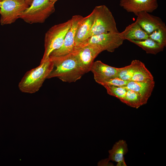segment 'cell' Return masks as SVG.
Wrapping results in <instances>:
<instances>
[{
    "mask_svg": "<svg viewBox=\"0 0 166 166\" xmlns=\"http://www.w3.org/2000/svg\"><path fill=\"white\" fill-rule=\"evenodd\" d=\"M54 4L50 0H32L19 18L30 24L43 23L54 12Z\"/></svg>",
    "mask_w": 166,
    "mask_h": 166,
    "instance_id": "3957f363",
    "label": "cell"
},
{
    "mask_svg": "<svg viewBox=\"0 0 166 166\" xmlns=\"http://www.w3.org/2000/svg\"><path fill=\"white\" fill-rule=\"evenodd\" d=\"M71 24V20L70 19L52 26L46 33L44 38L45 50L40 63L49 59L52 52L62 46Z\"/></svg>",
    "mask_w": 166,
    "mask_h": 166,
    "instance_id": "277c9868",
    "label": "cell"
},
{
    "mask_svg": "<svg viewBox=\"0 0 166 166\" xmlns=\"http://www.w3.org/2000/svg\"><path fill=\"white\" fill-rule=\"evenodd\" d=\"M119 5L128 12L137 16L139 12L152 13L158 6V0H120Z\"/></svg>",
    "mask_w": 166,
    "mask_h": 166,
    "instance_id": "30bf717a",
    "label": "cell"
},
{
    "mask_svg": "<svg viewBox=\"0 0 166 166\" xmlns=\"http://www.w3.org/2000/svg\"><path fill=\"white\" fill-rule=\"evenodd\" d=\"M124 40L120 32H109L91 36L86 44H96L100 46L103 51L113 52L122 44Z\"/></svg>",
    "mask_w": 166,
    "mask_h": 166,
    "instance_id": "ba28073f",
    "label": "cell"
},
{
    "mask_svg": "<svg viewBox=\"0 0 166 166\" xmlns=\"http://www.w3.org/2000/svg\"><path fill=\"white\" fill-rule=\"evenodd\" d=\"M128 81L122 80L118 77H115L103 80L99 82L98 83L102 86L109 85L123 87L125 86Z\"/></svg>",
    "mask_w": 166,
    "mask_h": 166,
    "instance_id": "603a6c76",
    "label": "cell"
},
{
    "mask_svg": "<svg viewBox=\"0 0 166 166\" xmlns=\"http://www.w3.org/2000/svg\"><path fill=\"white\" fill-rule=\"evenodd\" d=\"M83 17L80 15L73 16L71 24L67 33L62 46L54 50L50 54L49 57L64 56L72 53L74 50L76 32Z\"/></svg>",
    "mask_w": 166,
    "mask_h": 166,
    "instance_id": "9c48e42d",
    "label": "cell"
},
{
    "mask_svg": "<svg viewBox=\"0 0 166 166\" xmlns=\"http://www.w3.org/2000/svg\"><path fill=\"white\" fill-rule=\"evenodd\" d=\"M155 85L154 80L146 82L129 81L125 86L122 87L138 93L146 104L151 95Z\"/></svg>",
    "mask_w": 166,
    "mask_h": 166,
    "instance_id": "5bb4252c",
    "label": "cell"
},
{
    "mask_svg": "<svg viewBox=\"0 0 166 166\" xmlns=\"http://www.w3.org/2000/svg\"><path fill=\"white\" fill-rule=\"evenodd\" d=\"M120 33L124 40L140 41L148 38V34L136 21L127 26Z\"/></svg>",
    "mask_w": 166,
    "mask_h": 166,
    "instance_id": "2e32d148",
    "label": "cell"
},
{
    "mask_svg": "<svg viewBox=\"0 0 166 166\" xmlns=\"http://www.w3.org/2000/svg\"><path fill=\"white\" fill-rule=\"evenodd\" d=\"M102 51L98 45L87 43L81 46L74 48L72 53L85 73L90 71L94 60Z\"/></svg>",
    "mask_w": 166,
    "mask_h": 166,
    "instance_id": "52a82bcc",
    "label": "cell"
},
{
    "mask_svg": "<svg viewBox=\"0 0 166 166\" xmlns=\"http://www.w3.org/2000/svg\"><path fill=\"white\" fill-rule=\"evenodd\" d=\"M107 93L119 99L123 102L125 97L127 89L122 87L113 85H104Z\"/></svg>",
    "mask_w": 166,
    "mask_h": 166,
    "instance_id": "7402d4cb",
    "label": "cell"
},
{
    "mask_svg": "<svg viewBox=\"0 0 166 166\" xmlns=\"http://www.w3.org/2000/svg\"><path fill=\"white\" fill-rule=\"evenodd\" d=\"M49 58L53 61V68L47 79L57 77L63 82L71 83L80 79L85 74L72 52Z\"/></svg>",
    "mask_w": 166,
    "mask_h": 166,
    "instance_id": "6da1fadb",
    "label": "cell"
},
{
    "mask_svg": "<svg viewBox=\"0 0 166 166\" xmlns=\"http://www.w3.org/2000/svg\"><path fill=\"white\" fill-rule=\"evenodd\" d=\"M148 38L165 47L166 45V26L155 30L148 35Z\"/></svg>",
    "mask_w": 166,
    "mask_h": 166,
    "instance_id": "44dd1931",
    "label": "cell"
},
{
    "mask_svg": "<svg viewBox=\"0 0 166 166\" xmlns=\"http://www.w3.org/2000/svg\"><path fill=\"white\" fill-rule=\"evenodd\" d=\"M25 0L29 2H31V3L32 1V0Z\"/></svg>",
    "mask_w": 166,
    "mask_h": 166,
    "instance_id": "d4e9b609",
    "label": "cell"
},
{
    "mask_svg": "<svg viewBox=\"0 0 166 166\" xmlns=\"http://www.w3.org/2000/svg\"><path fill=\"white\" fill-rule=\"evenodd\" d=\"M93 10L95 16L89 38L109 32H119L114 17L108 7L105 5L97 6Z\"/></svg>",
    "mask_w": 166,
    "mask_h": 166,
    "instance_id": "5b68a950",
    "label": "cell"
},
{
    "mask_svg": "<svg viewBox=\"0 0 166 166\" xmlns=\"http://www.w3.org/2000/svg\"><path fill=\"white\" fill-rule=\"evenodd\" d=\"M31 2L25 0H2L0 8L2 25L11 24L30 6Z\"/></svg>",
    "mask_w": 166,
    "mask_h": 166,
    "instance_id": "8992f818",
    "label": "cell"
},
{
    "mask_svg": "<svg viewBox=\"0 0 166 166\" xmlns=\"http://www.w3.org/2000/svg\"><path fill=\"white\" fill-rule=\"evenodd\" d=\"M53 68L50 58L40 63L37 67L27 72L19 82L18 86L21 92L33 93L38 91Z\"/></svg>",
    "mask_w": 166,
    "mask_h": 166,
    "instance_id": "7a4b0ae2",
    "label": "cell"
},
{
    "mask_svg": "<svg viewBox=\"0 0 166 166\" xmlns=\"http://www.w3.org/2000/svg\"><path fill=\"white\" fill-rule=\"evenodd\" d=\"M128 41L141 48L148 54L156 55L162 51L165 47L149 38L140 41Z\"/></svg>",
    "mask_w": 166,
    "mask_h": 166,
    "instance_id": "e0dca14e",
    "label": "cell"
},
{
    "mask_svg": "<svg viewBox=\"0 0 166 166\" xmlns=\"http://www.w3.org/2000/svg\"><path fill=\"white\" fill-rule=\"evenodd\" d=\"M141 62L139 60H133L129 65L118 68L117 77L125 81H130Z\"/></svg>",
    "mask_w": 166,
    "mask_h": 166,
    "instance_id": "ac0fdd59",
    "label": "cell"
},
{
    "mask_svg": "<svg viewBox=\"0 0 166 166\" xmlns=\"http://www.w3.org/2000/svg\"><path fill=\"white\" fill-rule=\"evenodd\" d=\"M122 102L128 106L136 109L145 104L142 98L139 94L128 89H127L126 95Z\"/></svg>",
    "mask_w": 166,
    "mask_h": 166,
    "instance_id": "ffe728a7",
    "label": "cell"
},
{
    "mask_svg": "<svg viewBox=\"0 0 166 166\" xmlns=\"http://www.w3.org/2000/svg\"><path fill=\"white\" fill-rule=\"evenodd\" d=\"M152 81H154L152 75L141 62L130 81L146 82Z\"/></svg>",
    "mask_w": 166,
    "mask_h": 166,
    "instance_id": "d6986e66",
    "label": "cell"
},
{
    "mask_svg": "<svg viewBox=\"0 0 166 166\" xmlns=\"http://www.w3.org/2000/svg\"><path fill=\"white\" fill-rule=\"evenodd\" d=\"M2 0H0V1H2Z\"/></svg>",
    "mask_w": 166,
    "mask_h": 166,
    "instance_id": "4316f807",
    "label": "cell"
},
{
    "mask_svg": "<svg viewBox=\"0 0 166 166\" xmlns=\"http://www.w3.org/2000/svg\"><path fill=\"white\" fill-rule=\"evenodd\" d=\"M94 16L95 13L93 10L89 15L83 17L76 32L74 48L81 46L86 44L89 38Z\"/></svg>",
    "mask_w": 166,
    "mask_h": 166,
    "instance_id": "8fae6325",
    "label": "cell"
},
{
    "mask_svg": "<svg viewBox=\"0 0 166 166\" xmlns=\"http://www.w3.org/2000/svg\"><path fill=\"white\" fill-rule=\"evenodd\" d=\"M1 1H0V8L1 7Z\"/></svg>",
    "mask_w": 166,
    "mask_h": 166,
    "instance_id": "484cf974",
    "label": "cell"
},
{
    "mask_svg": "<svg viewBox=\"0 0 166 166\" xmlns=\"http://www.w3.org/2000/svg\"><path fill=\"white\" fill-rule=\"evenodd\" d=\"M118 68L104 64L100 61L93 62L90 71L93 74L95 81L98 83L104 80L118 77Z\"/></svg>",
    "mask_w": 166,
    "mask_h": 166,
    "instance_id": "4fadbf2b",
    "label": "cell"
},
{
    "mask_svg": "<svg viewBox=\"0 0 166 166\" xmlns=\"http://www.w3.org/2000/svg\"><path fill=\"white\" fill-rule=\"evenodd\" d=\"M136 16V21L148 35L156 29L166 26L160 18L146 12H139Z\"/></svg>",
    "mask_w": 166,
    "mask_h": 166,
    "instance_id": "7c38bea8",
    "label": "cell"
},
{
    "mask_svg": "<svg viewBox=\"0 0 166 166\" xmlns=\"http://www.w3.org/2000/svg\"><path fill=\"white\" fill-rule=\"evenodd\" d=\"M127 144L125 141L120 140L116 142L112 148L109 151V155L107 159L117 162V166H127L125 162L124 156L127 152Z\"/></svg>",
    "mask_w": 166,
    "mask_h": 166,
    "instance_id": "9a60e30c",
    "label": "cell"
},
{
    "mask_svg": "<svg viewBox=\"0 0 166 166\" xmlns=\"http://www.w3.org/2000/svg\"><path fill=\"white\" fill-rule=\"evenodd\" d=\"M50 0L51 2L55 3L58 0Z\"/></svg>",
    "mask_w": 166,
    "mask_h": 166,
    "instance_id": "cb8c5ba5",
    "label": "cell"
}]
</instances>
